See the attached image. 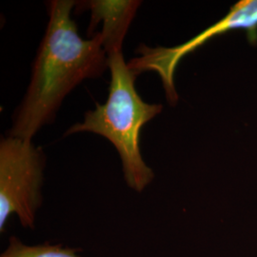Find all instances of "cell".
I'll list each match as a JSON object with an SVG mask.
<instances>
[{"mask_svg":"<svg viewBox=\"0 0 257 257\" xmlns=\"http://www.w3.org/2000/svg\"><path fill=\"white\" fill-rule=\"evenodd\" d=\"M46 156L32 140L7 136L0 141V233L12 215L34 230L43 203Z\"/></svg>","mask_w":257,"mask_h":257,"instance_id":"cell-3","label":"cell"},{"mask_svg":"<svg viewBox=\"0 0 257 257\" xmlns=\"http://www.w3.org/2000/svg\"><path fill=\"white\" fill-rule=\"evenodd\" d=\"M78 248L63 244L45 242L37 245H28L16 235L10 236L9 243L0 257H81Z\"/></svg>","mask_w":257,"mask_h":257,"instance_id":"cell-6","label":"cell"},{"mask_svg":"<svg viewBox=\"0 0 257 257\" xmlns=\"http://www.w3.org/2000/svg\"><path fill=\"white\" fill-rule=\"evenodd\" d=\"M76 3L84 7V10L91 11L90 37L93 36L94 28L103 22L100 34L107 55L122 52L124 38L142 2L139 0H91Z\"/></svg>","mask_w":257,"mask_h":257,"instance_id":"cell-5","label":"cell"},{"mask_svg":"<svg viewBox=\"0 0 257 257\" xmlns=\"http://www.w3.org/2000/svg\"><path fill=\"white\" fill-rule=\"evenodd\" d=\"M75 5L73 0L50 1L49 21L31 81L7 136L32 140L40 128L53 123L65 97L75 87L100 77L109 68L100 32L89 39L78 35L72 19Z\"/></svg>","mask_w":257,"mask_h":257,"instance_id":"cell-1","label":"cell"},{"mask_svg":"<svg viewBox=\"0 0 257 257\" xmlns=\"http://www.w3.org/2000/svg\"><path fill=\"white\" fill-rule=\"evenodd\" d=\"M238 29L247 31L250 37L256 38L257 0L239 1L223 19L181 45L172 48L140 45L136 51L138 57L131 59L128 67L138 76L145 72H155L158 74L163 83L168 101L175 104L178 95L175 91L174 75L180 60L211 38Z\"/></svg>","mask_w":257,"mask_h":257,"instance_id":"cell-4","label":"cell"},{"mask_svg":"<svg viewBox=\"0 0 257 257\" xmlns=\"http://www.w3.org/2000/svg\"><path fill=\"white\" fill-rule=\"evenodd\" d=\"M108 64L110 83L107 101L96 103L94 110L85 112L83 122L70 127L64 136L87 132L107 138L119 155L127 186L142 193L153 182L155 173L141 154L140 133L163 106L140 97L135 86L138 75L130 70L122 52L108 55Z\"/></svg>","mask_w":257,"mask_h":257,"instance_id":"cell-2","label":"cell"}]
</instances>
